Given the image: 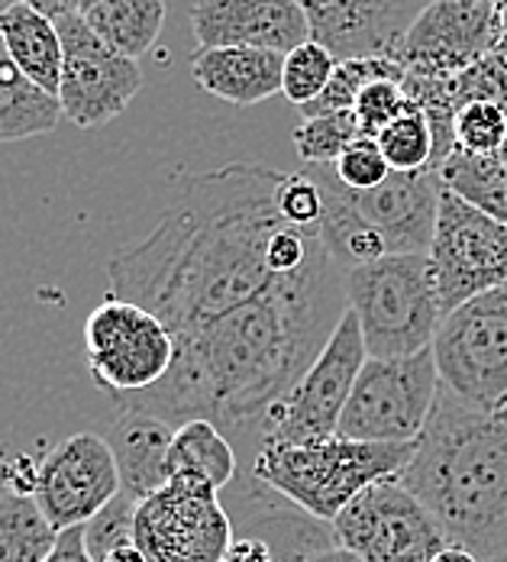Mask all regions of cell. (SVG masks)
<instances>
[{"mask_svg":"<svg viewBox=\"0 0 507 562\" xmlns=\"http://www.w3.org/2000/svg\"><path fill=\"white\" fill-rule=\"evenodd\" d=\"M349 311L346 279L324 246L307 266L279 279L256 301L174 337L169 375L149 392L120 397V411H146L171 427L211 420L246 447L249 462L262 447L269 411L297 385L324 352Z\"/></svg>","mask_w":507,"mask_h":562,"instance_id":"1","label":"cell"},{"mask_svg":"<svg viewBox=\"0 0 507 562\" xmlns=\"http://www.w3.org/2000/svg\"><path fill=\"white\" fill-rule=\"evenodd\" d=\"M282 175L233 162L184 178L156 229L111 259V294L153 311L174 337L256 301L279 281L269 243L288 226Z\"/></svg>","mask_w":507,"mask_h":562,"instance_id":"2","label":"cell"},{"mask_svg":"<svg viewBox=\"0 0 507 562\" xmlns=\"http://www.w3.org/2000/svg\"><path fill=\"white\" fill-rule=\"evenodd\" d=\"M397 482L440 520L450 543L482 562H507V401L478 407L440 385Z\"/></svg>","mask_w":507,"mask_h":562,"instance_id":"3","label":"cell"},{"mask_svg":"<svg viewBox=\"0 0 507 562\" xmlns=\"http://www.w3.org/2000/svg\"><path fill=\"white\" fill-rule=\"evenodd\" d=\"M410 456L414 443H359L330 437L304 447H262L246 472L307 514L334 524L365 488L397 479Z\"/></svg>","mask_w":507,"mask_h":562,"instance_id":"4","label":"cell"},{"mask_svg":"<svg viewBox=\"0 0 507 562\" xmlns=\"http://www.w3.org/2000/svg\"><path fill=\"white\" fill-rule=\"evenodd\" d=\"M369 359H404L433 349L443 324L427 256H385L342 272Z\"/></svg>","mask_w":507,"mask_h":562,"instance_id":"5","label":"cell"},{"mask_svg":"<svg viewBox=\"0 0 507 562\" xmlns=\"http://www.w3.org/2000/svg\"><path fill=\"white\" fill-rule=\"evenodd\" d=\"M440 385L433 349L404 359H369L339 417L337 437L359 443H417Z\"/></svg>","mask_w":507,"mask_h":562,"instance_id":"6","label":"cell"},{"mask_svg":"<svg viewBox=\"0 0 507 562\" xmlns=\"http://www.w3.org/2000/svg\"><path fill=\"white\" fill-rule=\"evenodd\" d=\"M365 362L369 349L362 339L359 317L346 311L330 342L314 359V366L269 411L262 427V447H304L337 437L339 417L352 397L356 379Z\"/></svg>","mask_w":507,"mask_h":562,"instance_id":"7","label":"cell"},{"mask_svg":"<svg viewBox=\"0 0 507 562\" xmlns=\"http://www.w3.org/2000/svg\"><path fill=\"white\" fill-rule=\"evenodd\" d=\"M174 349V334L153 311L116 294H108L84 321L88 372L113 401L159 385L169 375Z\"/></svg>","mask_w":507,"mask_h":562,"instance_id":"8","label":"cell"},{"mask_svg":"<svg viewBox=\"0 0 507 562\" xmlns=\"http://www.w3.org/2000/svg\"><path fill=\"white\" fill-rule=\"evenodd\" d=\"M433 356L450 392L478 407H502L507 401V284L447 314Z\"/></svg>","mask_w":507,"mask_h":562,"instance_id":"9","label":"cell"},{"mask_svg":"<svg viewBox=\"0 0 507 562\" xmlns=\"http://www.w3.org/2000/svg\"><path fill=\"white\" fill-rule=\"evenodd\" d=\"M337 547L362 562H433L450 547L440 520L397 479L375 482L334 520Z\"/></svg>","mask_w":507,"mask_h":562,"instance_id":"10","label":"cell"},{"mask_svg":"<svg viewBox=\"0 0 507 562\" xmlns=\"http://www.w3.org/2000/svg\"><path fill=\"white\" fill-rule=\"evenodd\" d=\"M427 259L447 317L465 301L507 284V226L443 188Z\"/></svg>","mask_w":507,"mask_h":562,"instance_id":"11","label":"cell"},{"mask_svg":"<svg viewBox=\"0 0 507 562\" xmlns=\"http://www.w3.org/2000/svg\"><path fill=\"white\" fill-rule=\"evenodd\" d=\"M58 36L65 49L58 88L61 116L81 130H94L116 120L143 88L139 61L113 53L84 23L81 13L58 20Z\"/></svg>","mask_w":507,"mask_h":562,"instance_id":"12","label":"cell"},{"mask_svg":"<svg viewBox=\"0 0 507 562\" xmlns=\"http://www.w3.org/2000/svg\"><path fill=\"white\" fill-rule=\"evenodd\" d=\"M233 540L221 495L169 482L136 507V547L149 562H224Z\"/></svg>","mask_w":507,"mask_h":562,"instance_id":"13","label":"cell"},{"mask_svg":"<svg viewBox=\"0 0 507 562\" xmlns=\"http://www.w3.org/2000/svg\"><path fill=\"white\" fill-rule=\"evenodd\" d=\"M123 492L111 443L101 434H75L40 462L33 502L58 533L84 527Z\"/></svg>","mask_w":507,"mask_h":562,"instance_id":"14","label":"cell"},{"mask_svg":"<svg viewBox=\"0 0 507 562\" xmlns=\"http://www.w3.org/2000/svg\"><path fill=\"white\" fill-rule=\"evenodd\" d=\"M495 13L498 0H430L395 61L414 75L452 78L495 53Z\"/></svg>","mask_w":507,"mask_h":562,"instance_id":"15","label":"cell"},{"mask_svg":"<svg viewBox=\"0 0 507 562\" xmlns=\"http://www.w3.org/2000/svg\"><path fill=\"white\" fill-rule=\"evenodd\" d=\"M226 514L233 520L236 537L262 540L275 562H304L317 553L337 550L334 524L307 514L291 498L279 495L252 472L236 475V482L221 495Z\"/></svg>","mask_w":507,"mask_h":562,"instance_id":"16","label":"cell"},{"mask_svg":"<svg viewBox=\"0 0 507 562\" xmlns=\"http://www.w3.org/2000/svg\"><path fill=\"white\" fill-rule=\"evenodd\" d=\"M311 40L346 58H392L430 0H297Z\"/></svg>","mask_w":507,"mask_h":562,"instance_id":"17","label":"cell"},{"mask_svg":"<svg viewBox=\"0 0 507 562\" xmlns=\"http://www.w3.org/2000/svg\"><path fill=\"white\" fill-rule=\"evenodd\" d=\"M349 201L385 239L388 256H427L437 233L443 181L440 171H392L372 191H349Z\"/></svg>","mask_w":507,"mask_h":562,"instance_id":"18","label":"cell"},{"mask_svg":"<svg viewBox=\"0 0 507 562\" xmlns=\"http://www.w3.org/2000/svg\"><path fill=\"white\" fill-rule=\"evenodd\" d=\"M191 30L198 49L246 46L288 56L311 40V23L297 0H198Z\"/></svg>","mask_w":507,"mask_h":562,"instance_id":"19","label":"cell"},{"mask_svg":"<svg viewBox=\"0 0 507 562\" xmlns=\"http://www.w3.org/2000/svg\"><path fill=\"white\" fill-rule=\"evenodd\" d=\"M284 56L269 49H198L191 56V78L201 91L221 98L233 108H252L282 91Z\"/></svg>","mask_w":507,"mask_h":562,"instance_id":"20","label":"cell"},{"mask_svg":"<svg viewBox=\"0 0 507 562\" xmlns=\"http://www.w3.org/2000/svg\"><path fill=\"white\" fill-rule=\"evenodd\" d=\"M174 430L169 420L146 411H120L111 424V443L123 492L136 502L162 492L169 485V452Z\"/></svg>","mask_w":507,"mask_h":562,"instance_id":"21","label":"cell"},{"mask_svg":"<svg viewBox=\"0 0 507 562\" xmlns=\"http://www.w3.org/2000/svg\"><path fill=\"white\" fill-rule=\"evenodd\" d=\"M239 475L233 440L211 420H191L174 430L169 452V482L204 495H224Z\"/></svg>","mask_w":507,"mask_h":562,"instance_id":"22","label":"cell"},{"mask_svg":"<svg viewBox=\"0 0 507 562\" xmlns=\"http://www.w3.org/2000/svg\"><path fill=\"white\" fill-rule=\"evenodd\" d=\"M0 40L7 46L16 68L46 94L58 98L65 49L58 36V23L46 13L26 7L23 0L0 16Z\"/></svg>","mask_w":507,"mask_h":562,"instance_id":"23","label":"cell"},{"mask_svg":"<svg viewBox=\"0 0 507 562\" xmlns=\"http://www.w3.org/2000/svg\"><path fill=\"white\" fill-rule=\"evenodd\" d=\"M61 120L58 98L36 88L10 58L0 40V143H20L53 133Z\"/></svg>","mask_w":507,"mask_h":562,"instance_id":"24","label":"cell"},{"mask_svg":"<svg viewBox=\"0 0 507 562\" xmlns=\"http://www.w3.org/2000/svg\"><path fill=\"white\" fill-rule=\"evenodd\" d=\"M81 16L113 53L139 61L162 36L166 0H101Z\"/></svg>","mask_w":507,"mask_h":562,"instance_id":"25","label":"cell"},{"mask_svg":"<svg viewBox=\"0 0 507 562\" xmlns=\"http://www.w3.org/2000/svg\"><path fill=\"white\" fill-rule=\"evenodd\" d=\"M440 181L455 198L507 226V162L502 156H472L452 149L440 169Z\"/></svg>","mask_w":507,"mask_h":562,"instance_id":"26","label":"cell"},{"mask_svg":"<svg viewBox=\"0 0 507 562\" xmlns=\"http://www.w3.org/2000/svg\"><path fill=\"white\" fill-rule=\"evenodd\" d=\"M53 520L30 495L7 492L0 502V562H46L58 543Z\"/></svg>","mask_w":507,"mask_h":562,"instance_id":"27","label":"cell"},{"mask_svg":"<svg viewBox=\"0 0 507 562\" xmlns=\"http://www.w3.org/2000/svg\"><path fill=\"white\" fill-rule=\"evenodd\" d=\"M392 171H437V139L427 113L410 101L404 111L375 136Z\"/></svg>","mask_w":507,"mask_h":562,"instance_id":"28","label":"cell"},{"mask_svg":"<svg viewBox=\"0 0 507 562\" xmlns=\"http://www.w3.org/2000/svg\"><path fill=\"white\" fill-rule=\"evenodd\" d=\"M382 78H404V68L392 61V58H346L339 61L327 91L311 101L307 108H301V120L304 116H324V113H342L352 111L359 94L372 85V81H382Z\"/></svg>","mask_w":507,"mask_h":562,"instance_id":"29","label":"cell"},{"mask_svg":"<svg viewBox=\"0 0 507 562\" xmlns=\"http://www.w3.org/2000/svg\"><path fill=\"white\" fill-rule=\"evenodd\" d=\"M356 113H324V116H304L294 130V149L304 166H337V159L349 149L352 139H359Z\"/></svg>","mask_w":507,"mask_h":562,"instance_id":"30","label":"cell"},{"mask_svg":"<svg viewBox=\"0 0 507 562\" xmlns=\"http://www.w3.org/2000/svg\"><path fill=\"white\" fill-rule=\"evenodd\" d=\"M337 65L339 58L334 56L327 46H320L317 40L301 43L297 49H291V53L284 56L282 94L297 108V111L307 108L311 101H317V98L327 91V85H330Z\"/></svg>","mask_w":507,"mask_h":562,"instance_id":"31","label":"cell"},{"mask_svg":"<svg viewBox=\"0 0 507 562\" xmlns=\"http://www.w3.org/2000/svg\"><path fill=\"white\" fill-rule=\"evenodd\" d=\"M136 498L120 492L111 505L84 524V550L91 560L104 562L123 547H136Z\"/></svg>","mask_w":507,"mask_h":562,"instance_id":"32","label":"cell"},{"mask_svg":"<svg viewBox=\"0 0 507 562\" xmlns=\"http://www.w3.org/2000/svg\"><path fill=\"white\" fill-rule=\"evenodd\" d=\"M507 136V111L488 101H472L455 113V149L472 156H498Z\"/></svg>","mask_w":507,"mask_h":562,"instance_id":"33","label":"cell"},{"mask_svg":"<svg viewBox=\"0 0 507 562\" xmlns=\"http://www.w3.org/2000/svg\"><path fill=\"white\" fill-rule=\"evenodd\" d=\"M447 91L455 111H462L472 101H488L507 111V56L492 53V56L478 58L465 71L447 78Z\"/></svg>","mask_w":507,"mask_h":562,"instance_id":"34","label":"cell"},{"mask_svg":"<svg viewBox=\"0 0 507 562\" xmlns=\"http://www.w3.org/2000/svg\"><path fill=\"white\" fill-rule=\"evenodd\" d=\"M275 198H279V211H282L284 224L307 229V233H320L324 191H320V184H317V178L311 171H284Z\"/></svg>","mask_w":507,"mask_h":562,"instance_id":"35","label":"cell"},{"mask_svg":"<svg viewBox=\"0 0 507 562\" xmlns=\"http://www.w3.org/2000/svg\"><path fill=\"white\" fill-rule=\"evenodd\" d=\"M410 111V98L404 94L401 81L397 78H382V81H372L359 101H356V123H359V133L362 136H379L392 120H397L401 113Z\"/></svg>","mask_w":507,"mask_h":562,"instance_id":"36","label":"cell"},{"mask_svg":"<svg viewBox=\"0 0 507 562\" xmlns=\"http://www.w3.org/2000/svg\"><path fill=\"white\" fill-rule=\"evenodd\" d=\"M334 171L349 191H372V188L388 181L392 166L385 162V156H382V149H379V143L372 136H359L339 156Z\"/></svg>","mask_w":507,"mask_h":562,"instance_id":"37","label":"cell"},{"mask_svg":"<svg viewBox=\"0 0 507 562\" xmlns=\"http://www.w3.org/2000/svg\"><path fill=\"white\" fill-rule=\"evenodd\" d=\"M46 562H94L88 557V550H84V527L61 530L56 550H53V557Z\"/></svg>","mask_w":507,"mask_h":562,"instance_id":"38","label":"cell"},{"mask_svg":"<svg viewBox=\"0 0 507 562\" xmlns=\"http://www.w3.org/2000/svg\"><path fill=\"white\" fill-rule=\"evenodd\" d=\"M224 562H275L272 550L256 537H236Z\"/></svg>","mask_w":507,"mask_h":562,"instance_id":"39","label":"cell"},{"mask_svg":"<svg viewBox=\"0 0 507 562\" xmlns=\"http://www.w3.org/2000/svg\"><path fill=\"white\" fill-rule=\"evenodd\" d=\"M26 7H33V10H40V13H46L49 20H65V16H75V13H81V0H23Z\"/></svg>","mask_w":507,"mask_h":562,"instance_id":"40","label":"cell"},{"mask_svg":"<svg viewBox=\"0 0 507 562\" xmlns=\"http://www.w3.org/2000/svg\"><path fill=\"white\" fill-rule=\"evenodd\" d=\"M495 53L507 56V0H498V13H495Z\"/></svg>","mask_w":507,"mask_h":562,"instance_id":"41","label":"cell"},{"mask_svg":"<svg viewBox=\"0 0 507 562\" xmlns=\"http://www.w3.org/2000/svg\"><path fill=\"white\" fill-rule=\"evenodd\" d=\"M433 562H482L475 553H469L465 547H455V543H450L443 553H437V560Z\"/></svg>","mask_w":507,"mask_h":562,"instance_id":"42","label":"cell"},{"mask_svg":"<svg viewBox=\"0 0 507 562\" xmlns=\"http://www.w3.org/2000/svg\"><path fill=\"white\" fill-rule=\"evenodd\" d=\"M304 562H362L359 557H352L349 550H342V547H337V550H327V553H317V557H311V560Z\"/></svg>","mask_w":507,"mask_h":562,"instance_id":"43","label":"cell"},{"mask_svg":"<svg viewBox=\"0 0 507 562\" xmlns=\"http://www.w3.org/2000/svg\"><path fill=\"white\" fill-rule=\"evenodd\" d=\"M104 562H149V560L143 557V550H139V547H123V550L111 553Z\"/></svg>","mask_w":507,"mask_h":562,"instance_id":"44","label":"cell"},{"mask_svg":"<svg viewBox=\"0 0 507 562\" xmlns=\"http://www.w3.org/2000/svg\"><path fill=\"white\" fill-rule=\"evenodd\" d=\"M3 462H7V459L0 456V502H3V495L10 492V488H7V475H3Z\"/></svg>","mask_w":507,"mask_h":562,"instance_id":"45","label":"cell"},{"mask_svg":"<svg viewBox=\"0 0 507 562\" xmlns=\"http://www.w3.org/2000/svg\"><path fill=\"white\" fill-rule=\"evenodd\" d=\"M16 3H20V0H0V16H3V13H7L10 7H16Z\"/></svg>","mask_w":507,"mask_h":562,"instance_id":"46","label":"cell"},{"mask_svg":"<svg viewBox=\"0 0 507 562\" xmlns=\"http://www.w3.org/2000/svg\"><path fill=\"white\" fill-rule=\"evenodd\" d=\"M94 3H101V0H81V13H84V10H91Z\"/></svg>","mask_w":507,"mask_h":562,"instance_id":"47","label":"cell"},{"mask_svg":"<svg viewBox=\"0 0 507 562\" xmlns=\"http://www.w3.org/2000/svg\"><path fill=\"white\" fill-rule=\"evenodd\" d=\"M498 156H502V159L507 162V136H505V146H502V153H498Z\"/></svg>","mask_w":507,"mask_h":562,"instance_id":"48","label":"cell"}]
</instances>
